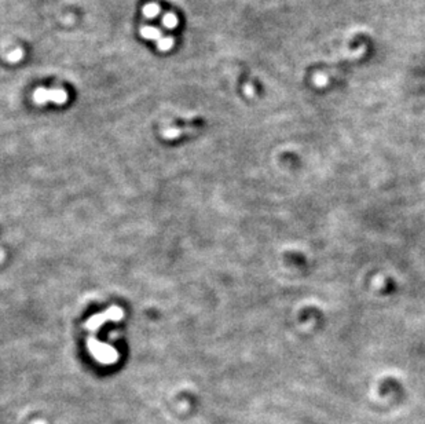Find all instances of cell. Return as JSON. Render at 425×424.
Returning a JSON list of instances; mask_svg holds the SVG:
<instances>
[{"label":"cell","instance_id":"obj_5","mask_svg":"<svg viewBox=\"0 0 425 424\" xmlns=\"http://www.w3.org/2000/svg\"><path fill=\"white\" fill-rule=\"evenodd\" d=\"M174 39L171 36H162L161 39L157 41V47L160 51H168L171 50V47L174 45Z\"/></svg>","mask_w":425,"mask_h":424},{"label":"cell","instance_id":"obj_4","mask_svg":"<svg viewBox=\"0 0 425 424\" xmlns=\"http://www.w3.org/2000/svg\"><path fill=\"white\" fill-rule=\"evenodd\" d=\"M143 14L147 18H156L160 14V6L157 3H147L143 7Z\"/></svg>","mask_w":425,"mask_h":424},{"label":"cell","instance_id":"obj_2","mask_svg":"<svg viewBox=\"0 0 425 424\" xmlns=\"http://www.w3.org/2000/svg\"><path fill=\"white\" fill-rule=\"evenodd\" d=\"M140 34H142L145 39L157 40V41L162 37L161 32L157 28H153V26H143V28L140 29Z\"/></svg>","mask_w":425,"mask_h":424},{"label":"cell","instance_id":"obj_1","mask_svg":"<svg viewBox=\"0 0 425 424\" xmlns=\"http://www.w3.org/2000/svg\"><path fill=\"white\" fill-rule=\"evenodd\" d=\"M33 99L36 103H45L51 101L61 105L67 101V92L62 88H37L34 91Z\"/></svg>","mask_w":425,"mask_h":424},{"label":"cell","instance_id":"obj_6","mask_svg":"<svg viewBox=\"0 0 425 424\" xmlns=\"http://www.w3.org/2000/svg\"><path fill=\"white\" fill-rule=\"evenodd\" d=\"M23 57V51L21 50V48H17V50H14L8 55V61H11V62H18L19 59H22Z\"/></svg>","mask_w":425,"mask_h":424},{"label":"cell","instance_id":"obj_3","mask_svg":"<svg viewBox=\"0 0 425 424\" xmlns=\"http://www.w3.org/2000/svg\"><path fill=\"white\" fill-rule=\"evenodd\" d=\"M178 17L172 14V12H167L164 17H162V25L168 29H175L178 26Z\"/></svg>","mask_w":425,"mask_h":424}]
</instances>
